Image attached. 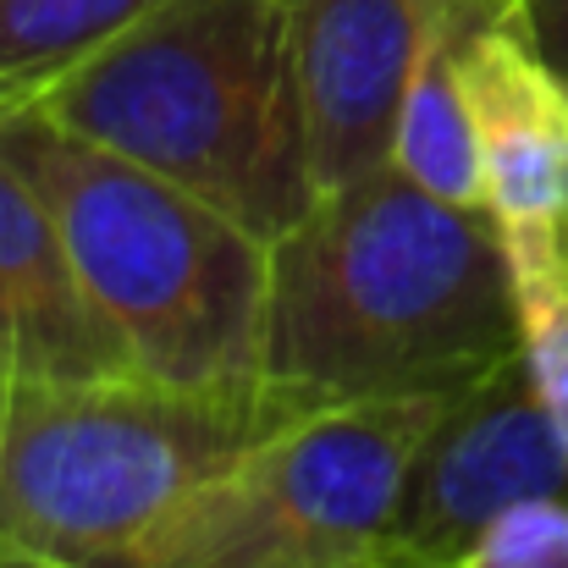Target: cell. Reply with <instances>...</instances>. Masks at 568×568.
Segmentation results:
<instances>
[{
    "label": "cell",
    "instance_id": "7c38bea8",
    "mask_svg": "<svg viewBox=\"0 0 568 568\" xmlns=\"http://www.w3.org/2000/svg\"><path fill=\"white\" fill-rule=\"evenodd\" d=\"M503 248H508L519 365L568 453V226L564 221H508Z\"/></svg>",
    "mask_w": 568,
    "mask_h": 568
},
{
    "label": "cell",
    "instance_id": "4fadbf2b",
    "mask_svg": "<svg viewBox=\"0 0 568 568\" xmlns=\"http://www.w3.org/2000/svg\"><path fill=\"white\" fill-rule=\"evenodd\" d=\"M453 568H568V497H530L497 514Z\"/></svg>",
    "mask_w": 568,
    "mask_h": 568
},
{
    "label": "cell",
    "instance_id": "9c48e42d",
    "mask_svg": "<svg viewBox=\"0 0 568 568\" xmlns=\"http://www.w3.org/2000/svg\"><path fill=\"white\" fill-rule=\"evenodd\" d=\"M116 376L144 371L83 293L39 193L0 155V381Z\"/></svg>",
    "mask_w": 568,
    "mask_h": 568
},
{
    "label": "cell",
    "instance_id": "7a4b0ae2",
    "mask_svg": "<svg viewBox=\"0 0 568 568\" xmlns=\"http://www.w3.org/2000/svg\"><path fill=\"white\" fill-rule=\"evenodd\" d=\"M39 111L199 193L260 243L321 199L276 0H161Z\"/></svg>",
    "mask_w": 568,
    "mask_h": 568
},
{
    "label": "cell",
    "instance_id": "9a60e30c",
    "mask_svg": "<svg viewBox=\"0 0 568 568\" xmlns=\"http://www.w3.org/2000/svg\"><path fill=\"white\" fill-rule=\"evenodd\" d=\"M0 568H61V564H39V558H22V552H0Z\"/></svg>",
    "mask_w": 568,
    "mask_h": 568
},
{
    "label": "cell",
    "instance_id": "30bf717a",
    "mask_svg": "<svg viewBox=\"0 0 568 568\" xmlns=\"http://www.w3.org/2000/svg\"><path fill=\"white\" fill-rule=\"evenodd\" d=\"M491 6H503V0H458L430 28V39L414 61V78L403 89L392 155H386V166L403 172L414 189L447 199V204H464V210H486V199H480V155H475L469 105L458 89V39Z\"/></svg>",
    "mask_w": 568,
    "mask_h": 568
},
{
    "label": "cell",
    "instance_id": "5bb4252c",
    "mask_svg": "<svg viewBox=\"0 0 568 568\" xmlns=\"http://www.w3.org/2000/svg\"><path fill=\"white\" fill-rule=\"evenodd\" d=\"M503 6L525 22V33L541 44L547 61L568 44V0H503Z\"/></svg>",
    "mask_w": 568,
    "mask_h": 568
},
{
    "label": "cell",
    "instance_id": "8fae6325",
    "mask_svg": "<svg viewBox=\"0 0 568 568\" xmlns=\"http://www.w3.org/2000/svg\"><path fill=\"white\" fill-rule=\"evenodd\" d=\"M161 0H0V116L39 105Z\"/></svg>",
    "mask_w": 568,
    "mask_h": 568
},
{
    "label": "cell",
    "instance_id": "277c9868",
    "mask_svg": "<svg viewBox=\"0 0 568 568\" xmlns=\"http://www.w3.org/2000/svg\"><path fill=\"white\" fill-rule=\"evenodd\" d=\"M282 386L193 392L172 381H0V552L128 568L144 536L260 436L310 414Z\"/></svg>",
    "mask_w": 568,
    "mask_h": 568
},
{
    "label": "cell",
    "instance_id": "5b68a950",
    "mask_svg": "<svg viewBox=\"0 0 568 568\" xmlns=\"http://www.w3.org/2000/svg\"><path fill=\"white\" fill-rule=\"evenodd\" d=\"M453 397L293 414L183 497L128 568H386L403 475Z\"/></svg>",
    "mask_w": 568,
    "mask_h": 568
},
{
    "label": "cell",
    "instance_id": "52a82bcc",
    "mask_svg": "<svg viewBox=\"0 0 568 568\" xmlns=\"http://www.w3.org/2000/svg\"><path fill=\"white\" fill-rule=\"evenodd\" d=\"M304 105L315 189H348L392 155V128L430 28L458 0H276Z\"/></svg>",
    "mask_w": 568,
    "mask_h": 568
},
{
    "label": "cell",
    "instance_id": "3957f363",
    "mask_svg": "<svg viewBox=\"0 0 568 568\" xmlns=\"http://www.w3.org/2000/svg\"><path fill=\"white\" fill-rule=\"evenodd\" d=\"M0 155L50 210L83 293L144 376L193 392L265 386L271 243L150 166L78 139L39 105L0 116Z\"/></svg>",
    "mask_w": 568,
    "mask_h": 568
},
{
    "label": "cell",
    "instance_id": "2e32d148",
    "mask_svg": "<svg viewBox=\"0 0 568 568\" xmlns=\"http://www.w3.org/2000/svg\"><path fill=\"white\" fill-rule=\"evenodd\" d=\"M552 67H558V72H564V78H568V44H564V50H558V55H552Z\"/></svg>",
    "mask_w": 568,
    "mask_h": 568
},
{
    "label": "cell",
    "instance_id": "8992f818",
    "mask_svg": "<svg viewBox=\"0 0 568 568\" xmlns=\"http://www.w3.org/2000/svg\"><path fill=\"white\" fill-rule=\"evenodd\" d=\"M530 497H568V453L514 354L458 392L419 442L397 491L386 568H453L497 514Z\"/></svg>",
    "mask_w": 568,
    "mask_h": 568
},
{
    "label": "cell",
    "instance_id": "6da1fadb",
    "mask_svg": "<svg viewBox=\"0 0 568 568\" xmlns=\"http://www.w3.org/2000/svg\"><path fill=\"white\" fill-rule=\"evenodd\" d=\"M519 354L508 248L464 210L381 166L321 193L271 243L260 376L310 403L458 397Z\"/></svg>",
    "mask_w": 568,
    "mask_h": 568
},
{
    "label": "cell",
    "instance_id": "ba28073f",
    "mask_svg": "<svg viewBox=\"0 0 568 568\" xmlns=\"http://www.w3.org/2000/svg\"><path fill=\"white\" fill-rule=\"evenodd\" d=\"M458 89L475 128L486 210L503 226H568V78L541 55L508 6H491L464 28Z\"/></svg>",
    "mask_w": 568,
    "mask_h": 568
}]
</instances>
